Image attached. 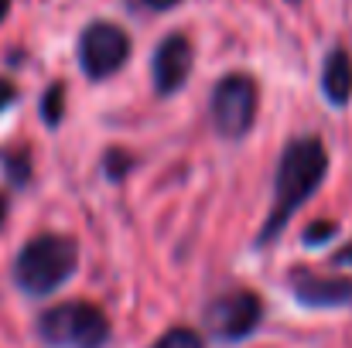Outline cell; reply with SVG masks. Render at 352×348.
Wrapping results in <instances>:
<instances>
[{
  "mask_svg": "<svg viewBox=\"0 0 352 348\" xmlns=\"http://www.w3.org/2000/svg\"><path fill=\"white\" fill-rule=\"evenodd\" d=\"M3 219H7V195H0V226H3Z\"/></svg>",
  "mask_w": 352,
  "mask_h": 348,
  "instance_id": "17",
  "label": "cell"
},
{
  "mask_svg": "<svg viewBox=\"0 0 352 348\" xmlns=\"http://www.w3.org/2000/svg\"><path fill=\"white\" fill-rule=\"evenodd\" d=\"M322 89H325V96H329L332 106H346V100L352 96V58L342 48H336V51L325 58Z\"/></svg>",
  "mask_w": 352,
  "mask_h": 348,
  "instance_id": "9",
  "label": "cell"
},
{
  "mask_svg": "<svg viewBox=\"0 0 352 348\" xmlns=\"http://www.w3.org/2000/svg\"><path fill=\"white\" fill-rule=\"evenodd\" d=\"M147 7H154V10H168V7H175L178 0H144Z\"/></svg>",
  "mask_w": 352,
  "mask_h": 348,
  "instance_id": "16",
  "label": "cell"
},
{
  "mask_svg": "<svg viewBox=\"0 0 352 348\" xmlns=\"http://www.w3.org/2000/svg\"><path fill=\"white\" fill-rule=\"evenodd\" d=\"M123 167H130V161H126L120 150H113V154H110V164H107L110 178H120V174H123Z\"/></svg>",
  "mask_w": 352,
  "mask_h": 348,
  "instance_id": "13",
  "label": "cell"
},
{
  "mask_svg": "<svg viewBox=\"0 0 352 348\" xmlns=\"http://www.w3.org/2000/svg\"><path fill=\"white\" fill-rule=\"evenodd\" d=\"M325 171H329V154L318 137H301L284 147L277 185H274V209L260 229V242H274V235L287 226V219L318 192V185L325 181Z\"/></svg>",
  "mask_w": 352,
  "mask_h": 348,
  "instance_id": "1",
  "label": "cell"
},
{
  "mask_svg": "<svg viewBox=\"0 0 352 348\" xmlns=\"http://www.w3.org/2000/svg\"><path fill=\"white\" fill-rule=\"evenodd\" d=\"M62 96H65V89H62V82H55L41 100V116L48 126H58V119H62Z\"/></svg>",
  "mask_w": 352,
  "mask_h": 348,
  "instance_id": "11",
  "label": "cell"
},
{
  "mask_svg": "<svg viewBox=\"0 0 352 348\" xmlns=\"http://www.w3.org/2000/svg\"><path fill=\"white\" fill-rule=\"evenodd\" d=\"M291 290L308 308H352V277H322L311 270H294Z\"/></svg>",
  "mask_w": 352,
  "mask_h": 348,
  "instance_id": "8",
  "label": "cell"
},
{
  "mask_svg": "<svg viewBox=\"0 0 352 348\" xmlns=\"http://www.w3.org/2000/svg\"><path fill=\"white\" fill-rule=\"evenodd\" d=\"M14 96H17V89H14V82H7V79H0V113L14 103Z\"/></svg>",
  "mask_w": 352,
  "mask_h": 348,
  "instance_id": "14",
  "label": "cell"
},
{
  "mask_svg": "<svg viewBox=\"0 0 352 348\" xmlns=\"http://www.w3.org/2000/svg\"><path fill=\"white\" fill-rule=\"evenodd\" d=\"M7 171H10L14 181H24V178H28V164H24V161H7Z\"/></svg>",
  "mask_w": 352,
  "mask_h": 348,
  "instance_id": "15",
  "label": "cell"
},
{
  "mask_svg": "<svg viewBox=\"0 0 352 348\" xmlns=\"http://www.w3.org/2000/svg\"><path fill=\"white\" fill-rule=\"evenodd\" d=\"M291 3H298V0H291Z\"/></svg>",
  "mask_w": 352,
  "mask_h": 348,
  "instance_id": "19",
  "label": "cell"
},
{
  "mask_svg": "<svg viewBox=\"0 0 352 348\" xmlns=\"http://www.w3.org/2000/svg\"><path fill=\"white\" fill-rule=\"evenodd\" d=\"M79 266V246L69 235L58 232H45L34 235L14 259V283L31 294V297H45L52 290H58Z\"/></svg>",
  "mask_w": 352,
  "mask_h": 348,
  "instance_id": "2",
  "label": "cell"
},
{
  "mask_svg": "<svg viewBox=\"0 0 352 348\" xmlns=\"http://www.w3.org/2000/svg\"><path fill=\"white\" fill-rule=\"evenodd\" d=\"M126 58H130V38H126L123 27L110 24V21H96V24H89L82 31V38H79V62H82L89 79L113 76Z\"/></svg>",
  "mask_w": 352,
  "mask_h": 348,
  "instance_id": "5",
  "label": "cell"
},
{
  "mask_svg": "<svg viewBox=\"0 0 352 348\" xmlns=\"http://www.w3.org/2000/svg\"><path fill=\"white\" fill-rule=\"evenodd\" d=\"M7 10H10V0H0V24H3V17H7Z\"/></svg>",
  "mask_w": 352,
  "mask_h": 348,
  "instance_id": "18",
  "label": "cell"
},
{
  "mask_svg": "<svg viewBox=\"0 0 352 348\" xmlns=\"http://www.w3.org/2000/svg\"><path fill=\"white\" fill-rule=\"evenodd\" d=\"M325 235H336V222H315V226H308L305 242L308 246H318V242H325Z\"/></svg>",
  "mask_w": 352,
  "mask_h": 348,
  "instance_id": "12",
  "label": "cell"
},
{
  "mask_svg": "<svg viewBox=\"0 0 352 348\" xmlns=\"http://www.w3.org/2000/svg\"><path fill=\"white\" fill-rule=\"evenodd\" d=\"M192 62H195V55H192V41H188L185 34H168V38L157 45L154 62H151L154 89H157L161 96L178 93V89L188 82V76H192Z\"/></svg>",
  "mask_w": 352,
  "mask_h": 348,
  "instance_id": "7",
  "label": "cell"
},
{
  "mask_svg": "<svg viewBox=\"0 0 352 348\" xmlns=\"http://www.w3.org/2000/svg\"><path fill=\"white\" fill-rule=\"evenodd\" d=\"M151 348H206V342H202V335L192 332V328H171V332H164Z\"/></svg>",
  "mask_w": 352,
  "mask_h": 348,
  "instance_id": "10",
  "label": "cell"
},
{
  "mask_svg": "<svg viewBox=\"0 0 352 348\" xmlns=\"http://www.w3.org/2000/svg\"><path fill=\"white\" fill-rule=\"evenodd\" d=\"M212 126L219 130V137L236 140L253 126L256 116V82L243 72H233L226 79L216 82L212 89Z\"/></svg>",
  "mask_w": 352,
  "mask_h": 348,
  "instance_id": "4",
  "label": "cell"
},
{
  "mask_svg": "<svg viewBox=\"0 0 352 348\" xmlns=\"http://www.w3.org/2000/svg\"><path fill=\"white\" fill-rule=\"evenodd\" d=\"M263 318V304L256 294L250 290H236V294H226L219 301H212L206 308V325L216 338L223 342H236V338H246Z\"/></svg>",
  "mask_w": 352,
  "mask_h": 348,
  "instance_id": "6",
  "label": "cell"
},
{
  "mask_svg": "<svg viewBox=\"0 0 352 348\" xmlns=\"http://www.w3.org/2000/svg\"><path fill=\"white\" fill-rule=\"evenodd\" d=\"M38 335L52 348H103L110 338V321L96 304L65 301L38 318Z\"/></svg>",
  "mask_w": 352,
  "mask_h": 348,
  "instance_id": "3",
  "label": "cell"
}]
</instances>
